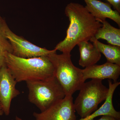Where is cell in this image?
Instances as JSON below:
<instances>
[{
	"label": "cell",
	"instance_id": "cell-1",
	"mask_svg": "<svg viewBox=\"0 0 120 120\" xmlns=\"http://www.w3.org/2000/svg\"><path fill=\"white\" fill-rule=\"evenodd\" d=\"M65 14L69 24L64 40L55 47L62 53L70 54L78 43L89 41L94 37L102 24L88 11L86 7L78 3L71 2L65 7Z\"/></svg>",
	"mask_w": 120,
	"mask_h": 120
},
{
	"label": "cell",
	"instance_id": "cell-2",
	"mask_svg": "<svg viewBox=\"0 0 120 120\" xmlns=\"http://www.w3.org/2000/svg\"><path fill=\"white\" fill-rule=\"evenodd\" d=\"M5 64L17 83L54 77L53 65L48 56L26 58L8 53L6 56Z\"/></svg>",
	"mask_w": 120,
	"mask_h": 120
},
{
	"label": "cell",
	"instance_id": "cell-3",
	"mask_svg": "<svg viewBox=\"0 0 120 120\" xmlns=\"http://www.w3.org/2000/svg\"><path fill=\"white\" fill-rule=\"evenodd\" d=\"M71 54L56 52L48 56L53 65L54 76L64 89L65 96H72L79 90L85 81L82 69L75 66L71 59Z\"/></svg>",
	"mask_w": 120,
	"mask_h": 120
},
{
	"label": "cell",
	"instance_id": "cell-4",
	"mask_svg": "<svg viewBox=\"0 0 120 120\" xmlns=\"http://www.w3.org/2000/svg\"><path fill=\"white\" fill-rule=\"evenodd\" d=\"M26 82L29 90L28 100L41 112L65 97L64 89L55 76L49 79Z\"/></svg>",
	"mask_w": 120,
	"mask_h": 120
},
{
	"label": "cell",
	"instance_id": "cell-5",
	"mask_svg": "<svg viewBox=\"0 0 120 120\" xmlns=\"http://www.w3.org/2000/svg\"><path fill=\"white\" fill-rule=\"evenodd\" d=\"M109 90L101 80L92 79L84 82L73 102L75 112L81 118L88 116L98 109V105L106 99Z\"/></svg>",
	"mask_w": 120,
	"mask_h": 120
},
{
	"label": "cell",
	"instance_id": "cell-6",
	"mask_svg": "<svg viewBox=\"0 0 120 120\" xmlns=\"http://www.w3.org/2000/svg\"><path fill=\"white\" fill-rule=\"evenodd\" d=\"M5 34L11 46V54L16 56L30 58L48 56L50 54L56 52L55 49L49 50L45 48L39 47L27 41L22 37L15 34L8 26L6 29Z\"/></svg>",
	"mask_w": 120,
	"mask_h": 120
},
{
	"label": "cell",
	"instance_id": "cell-7",
	"mask_svg": "<svg viewBox=\"0 0 120 120\" xmlns=\"http://www.w3.org/2000/svg\"><path fill=\"white\" fill-rule=\"evenodd\" d=\"M72 96H65L41 113L34 112L35 120H77Z\"/></svg>",
	"mask_w": 120,
	"mask_h": 120
},
{
	"label": "cell",
	"instance_id": "cell-8",
	"mask_svg": "<svg viewBox=\"0 0 120 120\" xmlns=\"http://www.w3.org/2000/svg\"><path fill=\"white\" fill-rule=\"evenodd\" d=\"M17 83L6 65L0 68V103L7 116L10 113L12 99L20 94L16 88Z\"/></svg>",
	"mask_w": 120,
	"mask_h": 120
},
{
	"label": "cell",
	"instance_id": "cell-9",
	"mask_svg": "<svg viewBox=\"0 0 120 120\" xmlns=\"http://www.w3.org/2000/svg\"><path fill=\"white\" fill-rule=\"evenodd\" d=\"M84 81L88 79L103 80L105 79L117 82L120 75V66L106 62L103 64H96L82 69Z\"/></svg>",
	"mask_w": 120,
	"mask_h": 120
},
{
	"label": "cell",
	"instance_id": "cell-10",
	"mask_svg": "<svg viewBox=\"0 0 120 120\" xmlns=\"http://www.w3.org/2000/svg\"><path fill=\"white\" fill-rule=\"evenodd\" d=\"M84 0L86 8L97 20H106L108 18L115 22L120 27V13L113 10L110 4L98 0Z\"/></svg>",
	"mask_w": 120,
	"mask_h": 120
},
{
	"label": "cell",
	"instance_id": "cell-11",
	"mask_svg": "<svg viewBox=\"0 0 120 120\" xmlns=\"http://www.w3.org/2000/svg\"><path fill=\"white\" fill-rule=\"evenodd\" d=\"M109 92L106 99L101 107L97 109L90 116L86 118H81L79 120H93L99 116L107 115L112 116L117 119H120V112L114 109L112 99L114 93L116 88L120 85V82H112L111 80L109 81Z\"/></svg>",
	"mask_w": 120,
	"mask_h": 120
},
{
	"label": "cell",
	"instance_id": "cell-12",
	"mask_svg": "<svg viewBox=\"0 0 120 120\" xmlns=\"http://www.w3.org/2000/svg\"><path fill=\"white\" fill-rule=\"evenodd\" d=\"M77 45L80 54L79 64L83 68L96 64L101 60V53L93 43L88 41H83Z\"/></svg>",
	"mask_w": 120,
	"mask_h": 120
},
{
	"label": "cell",
	"instance_id": "cell-13",
	"mask_svg": "<svg viewBox=\"0 0 120 120\" xmlns=\"http://www.w3.org/2000/svg\"><path fill=\"white\" fill-rule=\"evenodd\" d=\"M102 24L94 37L97 40L102 39L109 45L120 47V29L112 26L106 20H98Z\"/></svg>",
	"mask_w": 120,
	"mask_h": 120
},
{
	"label": "cell",
	"instance_id": "cell-14",
	"mask_svg": "<svg viewBox=\"0 0 120 120\" xmlns=\"http://www.w3.org/2000/svg\"><path fill=\"white\" fill-rule=\"evenodd\" d=\"M91 42L99 52L105 56L107 62L120 66V47L101 43L93 37L90 39Z\"/></svg>",
	"mask_w": 120,
	"mask_h": 120
},
{
	"label": "cell",
	"instance_id": "cell-15",
	"mask_svg": "<svg viewBox=\"0 0 120 120\" xmlns=\"http://www.w3.org/2000/svg\"><path fill=\"white\" fill-rule=\"evenodd\" d=\"M8 24L5 20L0 16V68L5 64L7 54H11L12 49L11 43L5 34Z\"/></svg>",
	"mask_w": 120,
	"mask_h": 120
},
{
	"label": "cell",
	"instance_id": "cell-16",
	"mask_svg": "<svg viewBox=\"0 0 120 120\" xmlns=\"http://www.w3.org/2000/svg\"><path fill=\"white\" fill-rule=\"evenodd\" d=\"M112 5L116 10L120 12V0H106Z\"/></svg>",
	"mask_w": 120,
	"mask_h": 120
},
{
	"label": "cell",
	"instance_id": "cell-17",
	"mask_svg": "<svg viewBox=\"0 0 120 120\" xmlns=\"http://www.w3.org/2000/svg\"><path fill=\"white\" fill-rule=\"evenodd\" d=\"M96 120H120L117 119L112 116L104 115V116H102L100 119Z\"/></svg>",
	"mask_w": 120,
	"mask_h": 120
},
{
	"label": "cell",
	"instance_id": "cell-18",
	"mask_svg": "<svg viewBox=\"0 0 120 120\" xmlns=\"http://www.w3.org/2000/svg\"><path fill=\"white\" fill-rule=\"evenodd\" d=\"M4 114V111H3L2 105L0 103V117L2 116Z\"/></svg>",
	"mask_w": 120,
	"mask_h": 120
},
{
	"label": "cell",
	"instance_id": "cell-19",
	"mask_svg": "<svg viewBox=\"0 0 120 120\" xmlns=\"http://www.w3.org/2000/svg\"><path fill=\"white\" fill-rule=\"evenodd\" d=\"M15 120H23L22 119H21V118H19V117L17 116H16L15 117Z\"/></svg>",
	"mask_w": 120,
	"mask_h": 120
}]
</instances>
